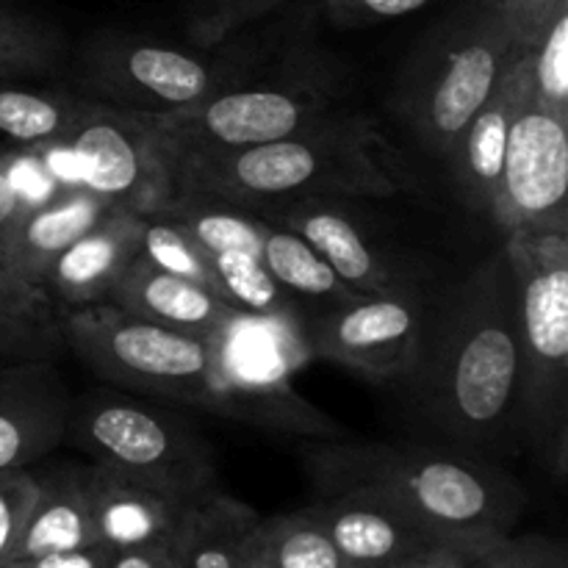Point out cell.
<instances>
[{"label":"cell","instance_id":"obj_26","mask_svg":"<svg viewBox=\"0 0 568 568\" xmlns=\"http://www.w3.org/2000/svg\"><path fill=\"white\" fill-rule=\"evenodd\" d=\"M239 568H353L308 508L258 519L242 541Z\"/></svg>","mask_w":568,"mask_h":568},{"label":"cell","instance_id":"obj_4","mask_svg":"<svg viewBox=\"0 0 568 568\" xmlns=\"http://www.w3.org/2000/svg\"><path fill=\"white\" fill-rule=\"evenodd\" d=\"M514 50L499 0H464L410 48L394 81L392 111L433 159L455 139L503 78Z\"/></svg>","mask_w":568,"mask_h":568},{"label":"cell","instance_id":"obj_18","mask_svg":"<svg viewBox=\"0 0 568 568\" xmlns=\"http://www.w3.org/2000/svg\"><path fill=\"white\" fill-rule=\"evenodd\" d=\"M142 247V214L111 209L92 231L72 242L42 277L55 311L105 303L116 277Z\"/></svg>","mask_w":568,"mask_h":568},{"label":"cell","instance_id":"obj_39","mask_svg":"<svg viewBox=\"0 0 568 568\" xmlns=\"http://www.w3.org/2000/svg\"><path fill=\"white\" fill-rule=\"evenodd\" d=\"M477 555L453 544H433L386 568H475Z\"/></svg>","mask_w":568,"mask_h":568},{"label":"cell","instance_id":"obj_43","mask_svg":"<svg viewBox=\"0 0 568 568\" xmlns=\"http://www.w3.org/2000/svg\"><path fill=\"white\" fill-rule=\"evenodd\" d=\"M26 205L20 189L14 186L9 172L3 170V161H0V233L9 227V222L20 214V209Z\"/></svg>","mask_w":568,"mask_h":568},{"label":"cell","instance_id":"obj_15","mask_svg":"<svg viewBox=\"0 0 568 568\" xmlns=\"http://www.w3.org/2000/svg\"><path fill=\"white\" fill-rule=\"evenodd\" d=\"M72 394L55 361L0 366V469H22L64 444Z\"/></svg>","mask_w":568,"mask_h":568},{"label":"cell","instance_id":"obj_25","mask_svg":"<svg viewBox=\"0 0 568 568\" xmlns=\"http://www.w3.org/2000/svg\"><path fill=\"white\" fill-rule=\"evenodd\" d=\"M261 264L297 303H303L311 316L361 297L347 283H342V277L305 239L277 225L275 220H270L264 242H261Z\"/></svg>","mask_w":568,"mask_h":568},{"label":"cell","instance_id":"obj_10","mask_svg":"<svg viewBox=\"0 0 568 568\" xmlns=\"http://www.w3.org/2000/svg\"><path fill=\"white\" fill-rule=\"evenodd\" d=\"M242 59H203L133 33L103 31L75 55V87L87 100L133 114L161 116L192 109L233 87Z\"/></svg>","mask_w":568,"mask_h":568},{"label":"cell","instance_id":"obj_30","mask_svg":"<svg viewBox=\"0 0 568 568\" xmlns=\"http://www.w3.org/2000/svg\"><path fill=\"white\" fill-rule=\"evenodd\" d=\"M139 255L153 261L164 272L200 283V286H205L220 297V281H216V272L211 266L209 250L200 247L178 222H172L161 211L142 214V247H139Z\"/></svg>","mask_w":568,"mask_h":568},{"label":"cell","instance_id":"obj_6","mask_svg":"<svg viewBox=\"0 0 568 568\" xmlns=\"http://www.w3.org/2000/svg\"><path fill=\"white\" fill-rule=\"evenodd\" d=\"M64 442L92 464L170 497L200 499L216 491L214 447L170 405L94 388L72 397Z\"/></svg>","mask_w":568,"mask_h":568},{"label":"cell","instance_id":"obj_33","mask_svg":"<svg viewBox=\"0 0 568 568\" xmlns=\"http://www.w3.org/2000/svg\"><path fill=\"white\" fill-rule=\"evenodd\" d=\"M286 3L288 0H189V37L200 48H214L253 22L277 14Z\"/></svg>","mask_w":568,"mask_h":568},{"label":"cell","instance_id":"obj_42","mask_svg":"<svg viewBox=\"0 0 568 568\" xmlns=\"http://www.w3.org/2000/svg\"><path fill=\"white\" fill-rule=\"evenodd\" d=\"M530 568H568V552L560 541L544 536H525Z\"/></svg>","mask_w":568,"mask_h":568},{"label":"cell","instance_id":"obj_16","mask_svg":"<svg viewBox=\"0 0 568 568\" xmlns=\"http://www.w3.org/2000/svg\"><path fill=\"white\" fill-rule=\"evenodd\" d=\"M305 508L353 568H386L442 544L369 488H344Z\"/></svg>","mask_w":568,"mask_h":568},{"label":"cell","instance_id":"obj_27","mask_svg":"<svg viewBox=\"0 0 568 568\" xmlns=\"http://www.w3.org/2000/svg\"><path fill=\"white\" fill-rule=\"evenodd\" d=\"M161 214L183 227L209 253H247L261 258V242L270 227L264 214L205 194H172Z\"/></svg>","mask_w":568,"mask_h":568},{"label":"cell","instance_id":"obj_31","mask_svg":"<svg viewBox=\"0 0 568 568\" xmlns=\"http://www.w3.org/2000/svg\"><path fill=\"white\" fill-rule=\"evenodd\" d=\"M527 72L532 100L568 120V0L558 6L541 37L527 44Z\"/></svg>","mask_w":568,"mask_h":568},{"label":"cell","instance_id":"obj_35","mask_svg":"<svg viewBox=\"0 0 568 568\" xmlns=\"http://www.w3.org/2000/svg\"><path fill=\"white\" fill-rule=\"evenodd\" d=\"M430 0H322V14L342 31L381 26L425 9Z\"/></svg>","mask_w":568,"mask_h":568},{"label":"cell","instance_id":"obj_32","mask_svg":"<svg viewBox=\"0 0 568 568\" xmlns=\"http://www.w3.org/2000/svg\"><path fill=\"white\" fill-rule=\"evenodd\" d=\"M64 349L59 316H37L0 305V366L59 361Z\"/></svg>","mask_w":568,"mask_h":568},{"label":"cell","instance_id":"obj_5","mask_svg":"<svg viewBox=\"0 0 568 568\" xmlns=\"http://www.w3.org/2000/svg\"><path fill=\"white\" fill-rule=\"evenodd\" d=\"M521 338L519 436L558 480L568 460V225L503 233Z\"/></svg>","mask_w":568,"mask_h":568},{"label":"cell","instance_id":"obj_3","mask_svg":"<svg viewBox=\"0 0 568 568\" xmlns=\"http://www.w3.org/2000/svg\"><path fill=\"white\" fill-rule=\"evenodd\" d=\"M172 194H205L258 214L327 197H394L408 172L366 114L336 109L292 136L178 166Z\"/></svg>","mask_w":568,"mask_h":568},{"label":"cell","instance_id":"obj_19","mask_svg":"<svg viewBox=\"0 0 568 568\" xmlns=\"http://www.w3.org/2000/svg\"><path fill=\"white\" fill-rule=\"evenodd\" d=\"M89 499L98 541L109 544L111 549L172 544L189 508L197 503L161 494L98 464L89 469Z\"/></svg>","mask_w":568,"mask_h":568},{"label":"cell","instance_id":"obj_13","mask_svg":"<svg viewBox=\"0 0 568 568\" xmlns=\"http://www.w3.org/2000/svg\"><path fill=\"white\" fill-rule=\"evenodd\" d=\"M568 120L527 94L510 122L491 220L503 233L568 225Z\"/></svg>","mask_w":568,"mask_h":568},{"label":"cell","instance_id":"obj_9","mask_svg":"<svg viewBox=\"0 0 568 568\" xmlns=\"http://www.w3.org/2000/svg\"><path fill=\"white\" fill-rule=\"evenodd\" d=\"M336 109L342 105L333 103L331 83L294 78L270 87H227L192 109L144 116L161 164L172 175L183 164L292 136Z\"/></svg>","mask_w":568,"mask_h":568},{"label":"cell","instance_id":"obj_11","mask_svg":"<svg viewBox=\"0 0 568 568\" xmlns=\"http://www.w3.org/2000/svg\"><path fill=\"white\" fill-rule=\"evenodd\" d=\"M427 300L416 283L314 314L305 325L311 358L336 361L375 383L403 381L425 327Z\"/></svg>","mask_w":568,"mask_h":568},{"label":"cell","instance_id":"obj_37","mask_svg":"<svg viewBox=\"0 0 568 568\" xmlns=\"http://www.w3.org/2000/svg\"><path fill=\"white\" fill-rule=\"evenodd\" d=\"M116 549L109 544H89V547L64 549V552H44L33 558L11 560L6 568H109Z\"/></svg>","mask_w":568,"mask_h":568},{"label":"cell","instance_id":"obj_20","mask_svg":"<svg viewBox=\"0 0 568 568\" xmlns=\"http://www.w3.org/2000/svg\"><path fill=\"white\" fill-rule=\"evenodd\" d=\"M275 222L305 239L353 292L381 294L414 283L394 261L377 253L375 244L344 211L327 205V200H303L286 205L277 211Z\"/></svg>","mask_w":568,"mask_h":568},{"label":"cell","instance_id":"obj_38","mask_svg":"<svg viewBox=\"0 0 568 568\" xmlns=\"http://www.w3.org/2000/svg\"><path fill=\"white\" fill-rule=\"evenodd\" d=\"M0 305L37 316H59V311H55V305L50 303L42 288L14 277L6 266H0Z\"/></svg>","mask_w":568,"mask_h":568},{"label":"cell","instance_id":"obj_1","mask_svg":"<svg viewBox=\"0 0 568 568\" xmlns=\"http://www.w3.org/2000/svg\"><path fill=\"white\" fill-rule=\"evenodd\" d=\"M399 383L438 447L497 464L521 444L519 305L505 247L427 303L414 364Z\"/></svg>","mask_w":568,"mask_h":568},{"label":"cell","instance_id":"obj_2","mask_svg":"<svg viewBox=\"0 0 568 568\" xmlns=\"http://www.w3.org/2000/svg\"><path fill=\"white\" fill-rule=\"evenodd\" d=\"M308 471L325 494L369 488L436 541L475 555L508 538L527 503L519 483L499 464L438 444L333 438L308 453Z\"/></svg>","mask_w":568,"mask_h":568},{"label":"cell","instance_id":"obj_21","mask_svg":"<svg viewBox=\"0 0 568 568\" xmlns=\"http://www.w3.org/2000/svg\"><path fill=\"white\" fill-rule=\"evenodd\" d=\"M105 303L153 325L192 333L200 338H209L233 314L231 305L222 303L214 292L186 277L164 272L144 255H136L125 266V272L111 286Z\"/></svg>","mask_w":568,"mask_h":568},{"label":"cell","instance_id":"obj_44","mask_svg":"<svg viewBox=\"0 0 568 568\" xmlns=\"http://www.w3.org/2000/svg\"><path fill=\"white\" fill-rule=\"evenodd\" d=\"M6 159H9V150H6L3 144H0V161H6Z\"/></svg>","mask_w":568,"mask_h":568},{"label":"cell","instance_id":"obj_22","mask_svg":"<svg viewBox=\"0 0 568 568\" xmlns=\"http://www.w3.org/2000/svg\"><path fill=\"white\" fill-rule=\"evenodd\" d=\"M89 469L92 464L78 460L31 469L37 480V499L22 527L14 560L98 544L89 499Z\"/></svg>","mask_w":568,"mask_h":568},{"label":"cell","instance_id":"obj_24","mask_svg":"<svg viewBox=\"0 0 568 568\" xmlns=\"http://www.w3.org/2000/svg\"><path fill=\"white\" fill-rule=\"evenodd\" d=\"M94 100L70 89H42L0 78V133L22 148H61Z\"/></svg>","mask_w":568,"mask_h":568},{"label":"cell","instance_id":"obj_17","mask_svg":"<svg viewBox=\"0 0 568 568\" xmlns=\"http://www.w3.org/2000/svg\"><path fill=\"white\" fill-rule=\"evenodd\" d=\"M109 211L111 205L83 183L59 189L42 203H26L0 233V266L42 288L48 266Z\"/></svg>","mask_w":568,"mask_h":568},{"label":"cell","instance_id":"obj_40","mask_svg":"<svg viewBox=\"0 0 568 568\" xmlns=\"http://www.w3.org/2000/svg\"><path fill=\"white\" fill-rule=\"evenodd\" d=\"M475 568H530L527 538H503L477 555Z\"/></svg>","mask_w":568,"mask_h":568},{"label":"cell","instance_id":"obj_28","mask_svg":"<svg viewBox=\"0 0 568 568\" xmlns=\"http://www.w3.org/2000/svg\"><path fill=\"white\" fill-rule=\"evenodd\" d=\"M67 39L55 22L0 3V78L53 75L64 67Z\"/></svg>","mask_w":568,"mask_h":568},{"label":"cell","instance_id":"obj_36","mask_svg":"<svg viewBox=\"0 0 568 568\" xmlns=\"http://www.w3.org/2000/svg\"><path fill=\"white\" fill-rule=\"evenodd\" d=\"M564 3L566 0H499L505 17H508L514 42L519 44L536 42L544 28H547V22L552 20L555 11H558V6Z\"/></svg>","mask_w":568,"mask_h":568},{"label":"cell","instance_id":"obj_41","mask_svg":"<svg viewBox=\"0 0 568 568\" xmlns=\"http://www.w3.org/2000/svg\"><path fill=\"white\" fill-rule=\"evenodd\" d=\"M172 544H155V547H136V549H116L109 568H172Z\"/></svg>","mask_w":568,"mask_h":568},{"label":"cell","instance_id":"obj_29","mask_svg":"<svg viewBox=\"0 0 568 568\" xmlns=\"http://www.w3.org/2000/svg\"><path fill=\"white\" fill-rule=\"evenodd\" d=\"M211 266L220 281V297L239 314L272 316V320H311L303 303L292 297L275 277L270 275L258 255L247 253H209Z\"/></svg>","mask_w":568,"mask_h":568},{"label":"cell","instance_id":"obj_12","mask_svg":"<svg viewBox=\"0 0 568 568\" xmlns=\"http://www.w3.org/2000/svg\"><path fill=\"white\" fill-rule=\"evenodd\" d=\"M78 161L81 183L111 209L153 214L172 197V183L155 150L148 116L94 103L64 144Z\"/></svg>","mask_w":568,"mask_h":568},{"label":"cell","instance_id":"obj_14","mask_svg":"<svg viewBox=\"0 0 568 568\" xmlns=\"http://www.w3.org/2000/svg\"><path fill=\"white\" fill-rule=\"evenodd\" d=\"M527 94H530L527 44L514 42L503 78L486 98V103L471 114V120L466 122L449 155L444 159L453 172L460 200L475 214L491 216L505 148H508L510 122H514L516 111Z\"/></svg>","mask_w":568,"mask_h":568},{"label":"cell","instance_id":"obj_45","mask_svg":"<svg viewBox=\"0 0 568 568\" xmlns=\"http://www.w3.org/2000/svg\"><path fill=\"white\" fill-rule=\"evenodd\" d=\"M0 3H11V0H0Z\"/></svg>","mask_w":568,"mask_h":568},{"label":"cell","instance_id":"obj_7","mask_svg":"<svg viewBox=\"0 0 568 568\" xmlns=\"http://www.w3.org/2000/svg\"><path fill=\"white\" fill-rule=\"evenodd\" d=\"M308 320L250 316L233 311L205 342L211 349L214 410L275 433L342 438V427L294 388L292 377L311 361Z\"/></svg>","mask_w":568,"mask_h":568},{"label":"cell","instance_id":"obj_8","mask_svg":"<svg viewBox=\"0 0 568 568\" xmlns=\"http://www.w3.org/2000/svg\"><path fill=\"white\" fill-rule=\"evenodd\" d=\"M64 347L100 381L161 405L214 410L209 342L128 314L111 303L59 311Z\"/></svg>","mask_w":568,"mask_h":568},{"label":"cell","instance_id":"obj_23","mask_svg":"<svg viewBox=\"0 0 568 568\" xmlns=\"http://www.w3.org/2000/svg\"><path fill=\"white\" fill-rule=\"evenodd\" d=\"M250 505L211 491L189 508L172 544V568H239V552L250 527L258 521Z\"/></svg>","mask_w":568,"mask_h":568},{"label":"cell","instance_id":"obj_34","mask_svg":"<svg viewBox=\"0 0 568 568\" xmlns=\"http://www.w3.org/2000/svg\"><path fill=\"white\" fill-rule=\"evenodd\" d=\"M33 499H37V480L31 466L0 469V568L14 560Z\"/></svg>","mask_w":568,"mask_h":568}]
</instances>
